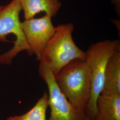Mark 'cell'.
<instances>
[{
    "label": "cell",
    "mask_w": 120,
    "mask_h": 120,
    "mask_svg": "<svg viewBox=\"0 0 120 120\" xmlns=\"http://www.w3.org/2000/svg\"><path fill=\"white\" fill-rule=\"evenodd\" d=\"M119 49V40H105L91 45L86 52L85 60L90 69L91 90L85 112L92 120L95 119L97 101L103 89L108 61L114 53Z\"/></svg>",
    "instance_id": "1"
},
{
    "label": "cell",
    "mask_w": 120,
    "mask_h": 120,
    "mask_svg": "<svg viewBox=\"0 0 120 120\" xmlns=\"http://www.w3.org/2000/svg\"><path fill=\"white\" fill-rule=\"evenodd\" d=\"M56 82L69 101L85 110L90 98V69L85 60L76 59L55 75Z\"/></svg>",
    "instance_id": "2"
},
{
    "label": "cell",
    "mask_w": 120,
    "mask_h": 120,
    "mask_svg": "<svg viewBox=\"0 0 120 120\" xmlns=\"http://www.w3.org/2000/svg\"><path fill=\"white\" fill-rule=\"evenodd\" d=\"M73 30L72 23L56 26L44 52L41 60L47 63L55 75L73 60H85L86 52L78 47L73 41Z\"/></svg>",
    "instance_id": "3"
},
{
    "label": "cell",
    "mask_w": 120,
    "mask_h": 120,
    "mask_svg": "<svg viewBox=\"0 0 120 120\" xmlns=\"http://www.w3.org/2000/svg\"><path fill=\"white\" fill-rule=\"evenodd\" d=\"M22 10L20 0H12L8 4H0V42H9L7 37L15 36L12 48L0 55V64H10L13 59L20 52L26 50L30 55V49L27 42L20 19Z\"/></svg>",
    "instance_id": "4"
},
{
    "label": "cell",
    "mask_w": 120,
    "mask_h": 120,
    "mask_svg": "<svg viewBox=\"0 0 120 120\" xmlns=\"http://www.w3.org/2000/svg\"><path fill=\"white\" fill-rule=\"evenodd\" d=\"M39 73L48 89L50 116L47 120H85V110L74 106L67 98L56 82L55 75L47 63L40 61Z\"/></svg>",
    "instance_id": "5"
},
{
    "label": "cell",
    "mask_w": 120,
    "mask_h": 120,
    "mask_svg": "<svg viewBox=\"0 0 120 120\" xmlns=\"http://www.w3.org/2000/svg\"><path fill=\"white\" fill-rule=\"evenodd\" d=\"M22 26L30 49V55L34 54L40 61L48 43L56 31L52 17L45 14L42 17L25 20L22 22Z\"/></svg>",
    "instance_id": "6"
},
{
    "label": "cell",
    "mask_w": 120,
    "mask_h": 120,
    "mask_svg": "<svg viewBox=\"0 0 120 120\" xmlns=\"http://www.w3.org/2000/svg\"><path fill=\"white\" fill-rule=\"evenodd\" d=\"M101 94L120 95V49L115 52L108 61Z\"/></svg>",
    "instance_id": "7"
},
{
    "label": "cell",
    "mask_w": 120,
    "mask_h": 120,
    "mask_svg": "<svg viewBox=\"0 0 120 120\" xmlns=\"http://www.w3.org/2000/svg\"><path fill=\"white\" fill-rule=\"evenodd\" d=\"M20 3L25 20L34 18L41 12L54 17L61 7L59 0H20Z\"/></svg>",
    "instance_id": "8"
},
{
    "label": "cell",
    "mask_w": 120,
    "mask_h": 120,
    "mask_svg": "<svg viewBox=\"0 0 120 120\" xmlns=\"http://www.w3.org/2000/svg\"><path fill=\"white\" fill-rule=\"evenodd\" d=\"M95 120H120V95H100Z\"/></svg>",
    "instance_id": "9"
},
{
    "label": "cell",
    "mask_w": 120,
    "mask_h": 120,
    "mask_svg": "<svg viewBox=\"0 0 120 120\" xmlns=\"http://www.w3.org/2000/svg\"><path fill=\"white\" fill-rule=\"evenodd\" d=\"M48 94L45 92L29 111L21 115L10 116L6 120H47Z\"/></svg>",
    "instance_id": "10"
},
{
    "label": "cell",
    "mask_w": 120,
    "mask_h": 120,
    "mask_svg": "<svg viewBox=\"0 0 120 120\" xmlns=\"http://www.w3.org/2000/svg\"><path fill=\"white\" fill-rule=\"evenodd\" d=\"M114 4H115L117 9L118 8V6L120 7V0H114Z\"/></svg>",
    "instance_id": "11"
},
{
    "label": "cell",
    "mask_w": 120,
    "mask_h": 120,
    "mask_svg": "<svg viewBox=\"0 0 120 120\" xmlns=\"http://www.w3.org/2000/svg\"><path fill=\"white\" fill-rule=\"evenodd\" d=\"M85 120H92L91 119H90V118L88 116H87L86 115V119Z\"/></svg>",
    "instance_id": "12"
}]
</instances>
